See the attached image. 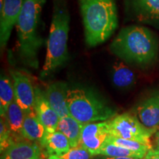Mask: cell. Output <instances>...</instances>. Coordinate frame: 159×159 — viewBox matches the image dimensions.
<instances>
[{
    "instance_id": "obj_8",
    "label": "cell",
    "mask_w": 159,
    "mask_h": 159,
    "mask_svg": "<svg viewBox=\"0 0 159 159\" xmlns=\"http://www.w3.org/2000/svg\"><path fill=\"white\" fill-rule=\"evenodd\" d=\"M25 0H4L1 5L0 20V44L5 49L11 36L13 26L19 19Z\"/></svg>"
},
{
    "instance_id": "obj_17",
    "label": "cell",
    "mask_w": 159,
    "mask_h": 159,
    "mask_svg": "<svg viewBox=\"0 0 159 159\" xmlns=\"http://www.w3.org/2000/svg\"><path fill=\"white\" fill-rule=\"evenodd\" d=\"M5 117L13 134L21 135L25 113L15 99L8 106Z\"/></svg>"
},
{
    "instance_id": "obj_23",
    "label": "cell",
    "mask_w": 159,
    "mask_h": 159,
    "mask_svg": "<svg viewBox=\"0 0 159 159\" xmlns=\"http://www.w3.org/2000/svg\"><path fill=\"white\" fill-rule=\"evenodd\" d=\"M13 134L11 128H10L7 120L5 116H1L0 120V147H1V153H2L6 149L14 142Z\"/></svg>"
},
{
    "instance_id": "obj_24",
    "label": "cell",
    "mask_w": 159,
    "mask_h": 159,
    "mask_svg": "<svg viewBox=\"0 0 159 159\" xmlns=\"http://www.w3.org/2000/svg\"><path fill=\"white\" fill-rule=\"evenodd\" d=\"M91 156H92L88 151L81 145H79L75 148H71L68 152L59 157L63 159H91Z\"/></svg>"
},
{
    "instance_id": "obj_15",
    "label": "cell",
    "mask_w": 159,
    "mask_h": 159,
    "mask_svg": "<svg viewBox=\"0 0 159 159\" xmlns=\"http://www.w3.org/2000/svg\"><path fill=\"white\" fill-rule=\"evenodd\" d=\"M46 132L45 127L38 118L35 110L25 114L21 130L23 138L33 142H39L41 144Z\"/></svg>"
},
{
    "instance_id": "obj_7",
    "label": "cell",
    "mask_w": 159,
    "mask_h": 159,
    "mask_svg": "<svg viewBox=\"0 0 159 159\" xmlns=\"http://www.w3.org/2000/svg\"><path fill=\"white\" fill-rule=\"evenodd\" d=\"M108 136V120L88 123L83 125L80 145L92 156H97Z\"/></svg>"
},
{
    "instance_id": "obj_9",
    "label": "cell",
    "mask_w": 159,
    "mask_h": 159,
    "mask_svg": "<svg viewBox=\"0 0 159 159\" xmlns=\"http://www.w3.org/2000/svg\"><path fill=\"white\" fill-rule=\"evenodd\" d=\"M15 91V100L25 114L34 111L35 90L30 80L23 72L16 70L11 71Z\"/></svg>"
},
{
    "instance_id": "obj_10",
    "label": "cell",
    "mask_w": 159,
    "mask_h": 159,
    "mask_svg": "<svg viewBox=\"0 0 159 159\" xmlns=\"http://www.w3.org/2000/svg\"><path fill=\"white\" fill-rule=\"evenodd\" d=\"M34 110L47 132L52 133L57 130L60 117L49 105L44 93L38 88L35 89Z\"/></svg>"
},
{
    "instance_id": "obj_26",
    "label": "cell",
    "mask_w": 159,
    "mask_h": 159,
    "mask_svg": "<svg viewBox=\"0 0 159 159\" xmlns=\"http://www.w3.org/2000/svg\"><path fill=\"white\" fill-rule=\"evenodd\" d=\"M106 159H140L139 158H136V157H107Z\"/></svg>"
},
{
    "instance_id": "obj_18",
    "label": "cell",
    "mask_w": 159,
    "mask_h": 159,
    "mask_svg": "<svg viewBox=\"0 0 159 159\" xmlns=\"http://www.w3.org/2000/svg\"><path fill=\"white\" fill-rule=\"evenodd\" d=\"M112 80L119 88H127L135 81V75L131 69L122 61L115 63L113 67Z\"/></svg>"
},
{
    "instance_id": "obj_14",
    "label": "cell",
    "mask_w": 159,
    "mask_h": 159,
    "mask_svg": "<svg viewBox=\"0 0 159 159\" xmlns=\"http://www.w3.org/2000/svg\"><path fill=\"white\" fill-rule=\"evenodd\" d=\"M40 144L45 149L49 156H60L68 152L71 148L68 138L58 130L46 132Z\"/></svg>"
},
{
    "instance_id": "obj_4",
    "label": "cell",
    "mask_w": 159,
    "mask_h": 159,
    "mask_svg": "<svg viewBox=\"0 0 159 159\" xmlns=\"http://www.w3.org/2000/svg\"><path fill=\"white\" fill-rule=\"evenodd\" d=\"M69 14L64 0H55L54 11L47 44V56L41 75L47 76L62 66L68 58L67 41Z\"/></svg>"
},
{
    "instance_id": "obj_16",
    "label": "cell",
    "mask_w": 159,
    "mask_h": 159,
    "mask_svg": "<svg viewBox=\"0 0 159 159\" xmlns=\"http://www.w3.org/2000/svg\"><path fill=\"white\" fill-rule=\"evenodd\" d=\"M83 125L71 115L60 118L57 130L61 131L68 138L71 148L80 145Z\"/></svg>"
},
{
    "instance_id": "obj_20",
    "label": "cell",
    "mask_w": 159,
    "mask_h": 159,
    "mask_svg": "<svg viewBox=\"0 0 159 159\" xmlns=\"http://www.w3.org/2000/svg\"><path fill=\"white\" fill-rule=\"evenodd\" d=\"M134 2L144 19L159 20V0H134Z\"/></svg>"
},
{
    "instance_id": "obj_19",
    "label": "cell",
    "mask_w": 159,
    "mask_h": 159,
    "mask_svg": "<svg viewBox=\"0 0 159 159\" xmlns=\"http://www.w3.org/2000/svg\"><path fill=\"white\" fill-rule=\"evenodd\" d=\"M15 99L13 83L8 77L2 75L0 79V115L5 116L8 106Z\"/></svg>"
},
{
    "instance_id": "obj_5",
    "label": "cell",
    "mask_w": 159,
    "mask_h": 159,
    "mask_svg": "<svg viewBox=\"0 0 159 159\" xmlns=\"http://www.w3.org/2000/svg\"><path fill=\"white\" fill-rule=\"evenodd\" d=\"M66 103L69 114L81 124L107 121L116 116V111L90 91L68 89Z\"/></svg>"
},
{
    "instance_id": "obj_25",
    "label": "cell",
    "mask_w": 159,
    "mask_h": 159,
    "mask_svg": "<svg viewBox=\"0 0 159 159\" xmlns=\"http://www.w3.org/2000/svg\"><path fill=\"white\" fill-rule=\"evenodd\" d=\"M142 159H159V150L150 149Z\"/></svg>"
},
{
    "instance_id": "obj_12",
    "label": "cell",
    "mask_w": 159,
    "mask_h": 159,
    "mask_svg": "<svg viewBox=\"0 0 159 159\" xmlns=\"http://www.w3.org/2000/svg\"><path fill=\"white\" fill-rule=\"evenodd\" d=\"M41 155V150L36 142L15 141L4 151L1 159H40Z\"/></svg>"
},
{
    "instance_id": "obj_21",
    "label": "cell",
    "mask_w": 159,
    "mask_h": 159,
    "mask_svg": "<svg viewBox=\"0 0 159 159\" xmlns=\"http://www.w3.org/2000/svg\"><path fill=\"white\" fill-rule=\"evenodd\" d=\"M105 142L113 143V144H117L119 146L123 147V148H128L129 150L134 151L137 153L142 155L144 157L148 152V150L152 149V145L146 144V143L137 142V141L129 140V139H125L122 138H118L113 136H109L107 137Z\"/></svg>"
},
{
    "instance_id": "obj_1",
    "label": "cell",
    "mask_w": 159,
    "mask_h": 159,
    "mask_svg": "<svg viewBox=\"0 0 159 159\" xmlns=\"http://www.w3.org/2000/svg\"><path fill=\"white\" fill-rule=\"evenodd\" d=\"M111 52L129 63L150 64L158 55V43L150 30L139 26H129L121 30L111 43Z\"/></svg>"
},
{
    "instance_id": "obj_28",
    "label": "cell",
    "mask_w": 159,
    "mask_h": 159,
    "mask_svg": "<svg viewBox=\"0 0 159 159\" xmlns=\"http://www.w3.org/2000/svg\"><path fill=\"white\" fill-rule=\"evenodd\" d=\"M156 139H157V144H158V148H159V130H158V134H157V136H156Z\"/></svg>"
},
{
    "instance_id": "obj_3",
    "label": "cell",
    "mask_w": 159,
    "mask_h": 159,
    "mask_svg": "<svg viewBox=\"0 0 159 159\" xmlns=\"http://www.w3.org/2000/svg\"><path fill=\"white\" fill-rule=\"evenodd\" d=\"M45 0H25L16 27L18 49L24 64L36 69L39 66L38 52L43 43L39 33L42 7Z\"/></svg>"
},
{
    "instance_id": "obj_6",
    "label": "cell",
    "mask_w": 159,
    "mask_h": 159,
    "mask_svg": "<svg viewBox=\"0 0 159 159\" xmlns=\"http://www.w3.org/2000/svg\"><path fill=\"white\" fill-rule=\"evenodd\" d=\"M109 135L129 140L150 144V137L156 130L145 127L134 114H125L115 116L108 120Z\"/></svg>"
},
{
    "instance_id": "obj_27",
    "label": "cell",
    "mask_w": 159,
    "mask_h": 159,
    "mask_svg": "<svg viewBox=\"0 0 159 159\" xmlns=\"http://www.w3.org/2000/svg\"><path fill=\"white\" fill-rule=\"evenodd\" d=\"M48 159H63V158H61V157L57 156H49Z\"/></svg>"
},
{
    "instance_id": "obj_11",
    "label": "cell",
    "mask_w": 159,
    "mask_h": 159,
    "mask_svg": "<svg viewBox=\"0 0 159 159\" xmlns=\"http://www.w3.org/2000/svg\"><path fill=\"white\" fill-rule=\"evenodd\" d=\"M136 113L145 127L157 130L159 128V91L143 100L136 108Z\"/></svg>"
},
{
    "instance_id": "obj_2",
    "label": "cell",
    "mask_w": 159,
    "mask_h": 159,
    "mask_svg": "<svg viewBox=\"0 0 159 159\" xmlns=\"http://www.w3.org/2000/svg\"><path fill=\"white\" fill-rule=\"evenodd\" d=\"M85 42L90 47L105 42L118 26L116 0H80Z\"/></svg>"
},
{
    "instance_id": "obj_13",
    "label": "cell",
    "mask_w": 159,
    "mask_h": 159,
    "mask_svg": "<svg viewBox=\"0 0 159 159\" xmlns=\"http://www.w3.org/2000/svg\"><path fill=\"white\" fill-rule=\"evenodd\" d=\"M67 89L65 83L57 82L49 85L44 93L49 105L60 118L70 115L66 103Z\"/></svg>"
},
{
    "instance_id": "obj_22",
    "label": "cell",
    "mask_w": 159,
    "mask_h": 159,
    "mask_svg": "<svg viewBox=\"0 0 159 159\" xmlns=\"http://www.w3.org/2000/svg\"><path fill=\"white\" fill-rule=\"evenodd\" d=\"M99 155H102L106 157H136L142 159L143 156L142 155L137 153L129 150L128 148H123L119 145L113 144V143L105 142L99 151Z\"/></svg>"
}]
</instances>
